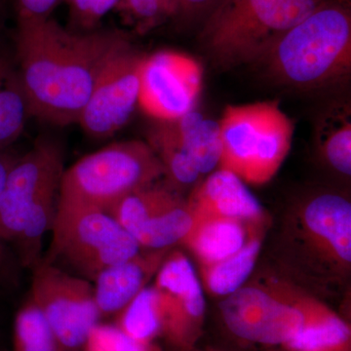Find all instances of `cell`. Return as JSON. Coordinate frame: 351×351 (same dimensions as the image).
Returning <instances> with one entry per match:
<instances>
[{
	"label": "cell",
	"mask_w": 351,
	"mask_h": 351,
	"mask_svg": "<svg viewBox=\"0 0 351 351\" xmlns=\"http://www.w3.org/2000/svg\"><path fill=\"white\" fill-rule=\"evenodd\" d=\"M126 39L117 31H71L51 17L18 18L17 75L32 117L78 123L104 64Z\"/></svg>",
	"instance_id": "obj_1"
},
{
	"label": "cell",
	"mask_w": 351,
	"mask_h": 351,
	"mask_svg": "<svg viewBox=\"0 0 351 351\" xmlns=\"http://www.w3.org/2000/svg\"><path fill=\"white\" fill-rule=\"evenodd\" d=\"M271 84L300 92L327 89L351 73L350 0H331L279 39L255 64Z\"/></svg>",
	"instance_id": "obj_2"
},
{
	"label": "cell",
	"mask_w": 351,
	"mask_h": 351,
	"mask_svg": "<svg viewBox=\"0 0 351 351\" xmlns=\"http://www.w3.org/2000/svg\"><path fill=\"white\" fill-rule=\"evenodd\" d=\"M281 247L300 280L323 291L341 287L351 269L350 201L332 189L304 193L289 210Z\"/></svg>",
	"instance_id": "obj_3"
},
{
	"label": "cell",
	"mask_w": 351,
	"mask_h": 351,
	"mask_svg": "<svg viewBox=\"0 0 351 351\" xmlns=\"http://www.w3.org/2000/svg\"><path fill=\"white\" fill-rule=\"evenodd\" d=\"M331 0H221L200 25L199 43L217 68L254 66L284 34Z\"/></svg>",
	"instance_id": "obj_4"
},
{
	"label": "cell",
	"mask_w": 351,
	"mask_h": 351,
	"mask_svg": "<svg viewBox=\"0 0 351 351\" xmlns=\"http://www.w3.org/2000/svg\"><path fill=\"white\" fill-rule=\"evenodd\" d=\"M163 178L162 165L147 142L113 143L82 157L64 171L56 212H108L124 196Z\"/></svg>",
	"instance_id": "obj_5"
},
{
	"label": "cell",
	"mask_w": 351,
	"mask_h": 351,
	"mask_svg": "<svg viewBox=\"0 0 351 351\" xmlns=\"http://www.w3.org/2000/svg\"><path fill=\"white\" fill-rule=\"evenodd\" d=\"M221 134L219 169L230 171L245 184L269 182L287 157L295 124L277 101L230 105L219 120Z\"/></svg>",
	"instance_id": "obj_6"
},
{
	"label": "cell",
	"mask_w": 351,
	"mask_h": 351,
	"mask_svg": "<svg viewBox=\"0 0 351 351\" xmlns=\"http://www.w3.org/2000/svg\"><path fill=\"white\" fill-rule=\"evenodd\" d=\"M142 250L108 212L80 209L56 212L52 242L41 262L93 282L103 270Z\"/></svg>",
	"instance_id": "obj_7"
},
{
	"label": "cell",
	"mask_w": 351,
	"mask_h": 351,
	"mask_svg": "<svg viewBox=\"0 0 351 351\" xmlns=\"http://www.w3.org/2000/svg\"><path fill=\"white\" fill-rule=\"evenodd\" d=\"M295 289L291 281L274 277L242 286L219 304L226 326L237 338L251 343L287 345L304 324Z\"/></svg>",
	"instance_id": "obj_8"
},
{
	"label": "cell",
	"mask_w": 351,
	"mask_h": 351,
	"mask_svg": "<svg viewBox=\"0 0 351 351\" xmlns=\"http://www.w3.org/2000/svg\"><path fill=\"white\" fill-rule=\"evenodd\" d=\"M32 270L29 298L43 311L61 348L85 346L101 317L93 284L49 263L40 262Z\"/></svg>",
	"instance_id": "obj_9"
},
{
	"label": "cell",
	"mask_w": 351,
	"mask_h": 351,
	"mask_svg": "<svg viewBox=\"0 0 351 351\" xmlns=\"http://www.w3.org/2000/svg\"><path fill=\"white\" fill-rule=\"evenodd\" d=\"M108 213L145 250H166L181 244L193 223L186 199L166 182L129 193Z\"/></svg>",
	"instance_id": "obj_10"
},
{
	"label": "cell",
	"mask_w": 351,
	"mask_h": 351,
	"mask_svg": "<svg viewBox=\"0 0 351 351\" xmlns=\"http://www.w3.org/2000/svg\"><path fill=\"white\" fill-rule=\"evenodd\" d=\"M144 58L128 38L108 58L78 120L88 135L110 137L128 123L138 107Z\"/></svg>",
	"instance_id": "obj_11"
},
{
	"label": "cell",
	"mask_w": 351,
	"mask_h": 351,
	"mask_svg": "<svg viewBox=\"0 0 351 351\" xmlns=\"http://www.w3.org/2000/svg\"><path fill=\"white\" fill-rule=\"evenodd\" d=\"M64 158L57 140L41 138L15 159L0 193V243L12 245L31 208L44 196L59 193Z\"/></svg>",
	"instance_id": "obj_12"
},
{
	"label": "cell",
	"mask_w": 351,
	"mask_h": 351,
	"mask_svg": "<svg viewBox=\"0 0 351 351\" xmlns=\"http://www.w3.org/2000/svg\"><path fill=\"white\" fill-rule=\"evenodd\" d=\"M162 331L174 345L189 350L199 336L206 313L204 290L184 252H168L154 278Z\"/></svg>",
	"instance_id": "obj_13"
},
{
	"label": "cell",
	"mask_w": 351,
	"mask_h": 351,
	"mask_svg": "<svg viewBox=\"0 0 351 351\" xmlns=\"http://www.w3.org/2000/svg\"><path fill=\"white\" fill-rule=\"evenodd\" d=\"M203 71L193 58L162 50L145 56L141 66L138 107L156 120H174L195 110Z\"/></svg>",
	"instance_id": "obj_14"
},
{
	"label": "cell",
	"mask_w": 351,
	"mask_h": 351,
	"mask_svg": "<svg viewBox=\"0 0 351 351\" xmlns=\"http://www.w3.org/2000/svg\"><path fill=\"white\" fill-rule=\"evenodd\" d=\"M186 204L193 217H223L267 223L261 203L237 175L217 169L191 189Z\"/></svg>",
	"instance_id": "obj_15"
},
{
	"label": "cell",
	"mask_w": 351,
	"mask_h": 351,
	"mask_svg": "<svg viewBox=\"0 0 351 351\" xmlns=\"http://www.w3.org/2000/svg\"><path fill=\"white\" fill-rule=\"evenodd\" d=\"M167 250H145L101 272L94 282L95 298L101 314L119 313L149 285Z\"/></svg>",
	"instance_id": "obj_16"
},
{
	"label": "cell",
	"mask_w": 351,
	"mask_h": 351,
	"mask_svg": "<svg viewBox=\"0 0 351 351\" xmlns=\"http://www.w3.org/2000/svg\"><path fill=\"white\" fill-rule=\"evenodd\" d=\"M267 223H251L223 217H193V223L182 243L199 267L214 265L239 251Z\"/></svg>",
	"instance_id": "obj_17"
},
{
	"label": "cell",
	"mask_w": 351,
	"mask_h": 351,
	"mask_svg": "<svg viewBox=\"0 0 351 351\" xmlns=\"http://www.w3.org/2000/svg\"><path fill=\"white\" fill-rule=\"evenodd\" d=\"M295 302L304 314L301 331L285 345L290 351H350V327L313 295L295 286Z\"/></svg>",
	"instance_id": "obj_18"
},
{
	"label": "cell",
	"mask_w": 351,
	"mask_h": 351,
	"mask_svg": "<svg viewBox=\"0 0 351 351\" xmlns=\"http://www.w3.org/2000/svg\"><path fill=\"white\" fill-rule=\"evenodd\" d=\"M314 143L321 162L339 177L351 175V108L350 101H336L318 114Z\"/></svg>",
	"instance_id": "obj_19"
},
{
	"label": "cell",
	"mask_w": 351,
	"mask_h": 351,
	"mask_svg": "<svg viewBox=\"0 0 351 351\" xmlns=\"http://www.w3.org/2000/svg\"><path fill=\"white\" fill-rule=\"evenodd\" d=\"M170 121L200 175L218 169L223 151L219 121L196 110Z\"/></svg>",
	"instance_id": "obj_20"
},
{
	"label": "cell",
	"mask_w": 351,
	"mask_h": 351,
	"mask_svg": "<svg viewBox=\"0 0 351 351\" xmlns=\"http://www.w3.org/2000/svg\"><path fill=\"white\" fill-rule=\"evenodd\" d=\"M147 143L158 157L164 179L171 188L182 195L201 181L202 176L182 147L170 120H156L147 134Z\"/></svg>",
	"instance_id": "obj_21"
},
{
	"label": "cell",
	"mask_w": 351,
	"mask_h": 351,
	"mask_svg": "<svg viewBox=\"0 0 351 351\" xmlns=\"http://www.w3.org/2000/svg\"><path fill=\"white\" fill-rule=\"evenodd\" d=\"M265 232L254 234L239 251L225 260L200 267L203 289L210 295L223 299L245 285L255 269Z\"/></svg>",
	"instance_id": "obj_22"
},
{
	"label": "cell",
	"mask_w": 351,
	"mask_h": 351,
	"mask_svg": "<svg viewBox=\"0 0 351 351\" xmlns=\"http://www.w3.org/2000/svg\"><path fill=\"white\" fill-rule=\"evenodd\" d=\"M59 193H50L38 200L25 216L19 234L12 246L21 267L34 269L43 260L41 249L46 233L52 230L56 216Z\"/></svg>",
	"instance_id": "obj_23"
},
{
	"label": "cell",
	"mask_w": 351,
	"mask_h": 351,
	"mask_svg": "<svg viewBox=\"0 0 351 351\" xmlns=\"http://www.w3.org/2000/svg\"><path fill=\"white\" fill-rule=\"evenodd\" d=\"M32 117L17 73L0 66V149L12 144Z\"/></svg>",
	"instance_id": "obj_24"
},
{
	"label": "cell",
	"mask_w": 351,
	"mask_h": 351,
	"mask_svg": "<svg viewBox=\"0 0 351 351\" xmlns=\"http://www.w3.org/2000/svg\"><path fill=\"white\" fill-rule=\"evenodd\" d=\"M117 326L132 338L151 343L162 331L156 289L147 285L117 313Z\"/></svg>",
	"instance_id": "obj_25"
},
{
	"label": "cell",
	"mask_w": 351,
	"mask_h": 351,
	"mask_svg": "<svg viewBox=\"0 0 351 351\" xmlns=\"http://www.w3.org/2000/svg\"><path fill=\"white\" fill-rule=\"evenodd\" d=\"M49 323L40 308L29 298L15 319V351H60Z\"/></svg>",
	"instance_id": "obj_26"
},
{
	"label": "cell",
	"mask_w": 351,
	"mask_h": 351,
	"mask_svg": "<svg viewBox=\"0 0 351 351\" xmlns=\"http://www.w3.org/2000/svg\"><path fill=\"white\" fill-rule=\"evenodd\" d=\"M115 9L124 22L140 34L152 31L170 19L164 0H119Z\"/></svg>",
	"instance_id": "obj_27"
},
{
	"label": "cell",
	"mask_w": 351,
	"mask_h": 351,
	"mask_svg": "<svg viewBox=\"0 0 351 351\" xmlns=\"http://www.w3.org/2000/svg\"><path fill=\"white\" fill-rule=\"evenodd\" d=\"M87 351H154L151 343L132 338L117 325L97 324L85 343Z\"/></svg>",
	"instance_id": "obj_28"
},
{
	"label": "cell",
	"mask_w": 351,
	"mask_h": 351,
	"mask_svg": "<svg viewBox=\"0 0 351 351\" xmlns=\"http://www.w3.org/2000/svg\"><path fill=\"white\" fill-rule=\"evenodd\" d=\"M71 17L75 24L84 29L93 31L106 15L117 8L119 0H66Z\"/></svg>",
	"instance_id": "obj_29"
},
{
	"label": "cell",
	"mask_w": 351,
	"mask_h": 351,
	"mask_svg": "<svg viewBox=\"0 0 351 351\" xmlns=\"http://www.w3.org/2000/svg\"><path fill=\"white\" fill-rule=\"evenodd\" d=\"M221 0H179L176 22L181 25H202Z\"/></svg>",
	"instance_id": "obj_30"
},
{
	"label": "cell",
	"mask_w": 351,
	"mask_h": 351,
	"mask_svg": "<svg viewBox=\"0 0 351 351\" xmlns=\"http://www.w3.org/2000/svg\"><path fill=\"white\" fill-rule=\"evenodd\" d=\"M19 261L10 247L0 243V287H17L20 281Z\"/></svg>",
	"instance_id": "obj_31"
},
{
	"label": "cell",
	"mask_w": 351,
	"mask_h": 351,
	"mask_svg": "<svg viewBox=\"0 0 351 351\" xmlns=\"http://www.w3.org/2000/svg\"><path fill=\"white\" fill-rule=\"evenodd\" d=\"M61 0H17L18 18H47Z\"/></svg>",
	"instance_id": "obj_32"
},
{
	"label": "cell",
	"mask_w": 351,
	"mask_h": 351,
	"mask_svg": "<svg viewBox=\"0 0 351 351\" xmlns=\"http://www.w3.org/2000/svg\"><path fill=\"white\" fill-rule=\"evenodd\" d=\"M15 159L0 152V193H1L7 175H8L9 170H10L11 166L13 165Z\"/></svg>",
	"instance_id": "obj_33"
},
{
	"label": "cell",
	"mask_w": 351,
	"mask_h": 351,
	"mask_svg": "<svg viewBox=\"0 0 351 351\" xmlns=\"http://www.w3.org/2000/svg\"><path fill=\"white\" fill-rule=\"evenodd\" d=\"M164 1H165L166 7H167L170 19L175 20L178 13V7H179V0H164Z\"/></svg>",
	"instance_id": "obj_34"
},
{
	"label": "cell",
	"mask_w": 351,
	"mask_h": 351,
	"mask_svg": "<svg viewBox=\"0 0 351 351\" xmlns=\"http://www.w3.org/2000/svg\"><path fill=\"white\" fill-rule=\"evenodd\" d=\"M4 64H5V63H4V62L2 61L1 59H0V66H4Z\"/></svg>",
	"instance_id": "obj_35"
},
{
	"label": "cell",
	"mask_w": 351,
	"mask_h": 351,
	"mask_svg": "<svg viewBox=\"0 0 351 351\" xmlns=\"http://www.w3.org/2000/svg\"><path fill=\"white\" fill-rule=\"evenodd\" d=\"M0 3H1V0H0Z\"/></svg>",
	"instance_id": "obj_36"
}]
</instances>
